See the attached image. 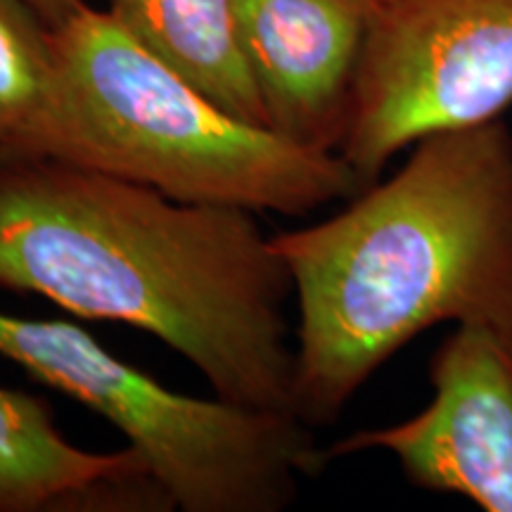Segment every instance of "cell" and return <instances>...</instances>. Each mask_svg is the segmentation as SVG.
I'll return each mask as SVG.
<instances>
[{"instance_id": "7a4b0ae2", "label": "cell", "mask_w": 512, "mask_h": 512, "mask_svg": "<svg viewBox=\"0 0 512 512\" xmlns=\"http://www.w3.org/2000/svg\"><path fill=\"white\" fill-rule=\"evenodd\" d=\"M273 245L299 309L294 406L328 425L434 325L512 335V131L496 119L432 133L389 181Z\"/></svg>"}, {"instance_id": "6da1fadb", "label": "cell", "mask_w": 512, "mask_h": 512, "mask_svg": "<svg viewBox=\"0 0 512 512\" xmlns=\"http://www.w3.org/2000/svg\"><path fill=\"white\" fill-rule=\"evenodd\" d=\"M0 287L150 332L221 399L297 415L292 278L254 211L55 159L0 164Z\"/></svg>"}, {"instance_id": "9c48e42d", "label": "cell", "mask_w": 512, "mask_h": 512, "mask_svg": "<svg viewBox=\"0 0 512 512\" xmlns=\"http://www.w3.org/2000/svg\"><path fill=\"white\" fill-rule=\"evenodd\" d=\"M107 12L223 110L268 126L238 41L233 0H110Z\"/></svg>"}, {"instance_id": "5b68a950", "label": "cell", "mask_w": 512, "mask_h": 512, "mask_svg": "<svg viewBox=\"0 0 512 512\" xmlns=\"http://www.w3.org/2000/svg\"><path fill=\"white\" fill-rule=\"evenodd\" d=\"M512 107V0H382L339 155L363 188L401 150Z\"/></svg>"}, {"instance_id": "30bf717a", "label": "cell", "mask_w": 512, "mask_h": 512, "mask_svg": "<svg viewBox=\"0 0 512 512\" xmlns=\"http://www.w3.org/2000/svg\"><path fill=\"white\" fill-rule=\"evenodd\" d=\"M60 83L55 31L27 0H0V164L19 162Z\"/></svg>"}, {"instance_id": "ba28073f", "label": "cell", "mask_w": 512, "mask_h": 512, "mask_svg": "<svg viewBox=\"0 0 512 512\" xmlns=\"http://www.w3.org/2000/svg\"><path fill=\"white\" fill-rule=\"evenodd\" d=\"M171 510L131 446L91 453L38 396L0 387V512Z\"/></svg>"}, {"instance_id": "8992f818", "label": "cell", "mask_w": 512, "mask_h": 512, "mask_svg": "<svg viewBox=\"0 0 512 512\" xmlns=\"http://www.w3.org/2000/svg\"><path fill=\"white\" fill-rule=\"evenodd\" d=\"M508 337L456 325L430 363L432 401L413 418L349 434L330 458L384 451L415 486L512 512V356Z\"/></svg>"}, {"instance_id": "8fae6325", "label": "cell", "mask_w": 512, "mask_h": 512, "mask_svg": "<svg viewBox=\"0 0 512 512\" xmlns=\"http://www.w3.org/2000/svg\"><path fill=\"white\" fill-rule=\"evenodd\" d=\"M27 3L55 29L62 22H67L76 10L91 3V0H27Z\"/></svg>"}, {"instance_id": "52a82bcc", "label": "cell", "mask_w": 512, "mask_h": 512, "mask_svg": "<svg viewBox=\"0 0 512 512\" xmlns=\"http://www.w3.org/2000/svg\"><path fill=\"white\" fill-rule=\"evenodd\" d=\"M233 8L268 128L337 152L375 10L358 0H233Z\"/></svg>"}, {"instance_id": "7c38bea8", "label": "cell", "mask_w": 512, "mask_h": 512, "mask_svg": "<svg viewBox=\"0 0 512 512\" xmlns=\"http://www.w3.org/2000/svg\"><path fill=\"white\" fill-rule=\"evenodd\" d=\"M358 3H363V5H368V8H377V5H380L382 3V0H358Z\"/></svg>"}, {"instance_id": "277c9868", "label": "cell", "mask_w": 512, "mask_h": 512, "mask_svg": "<svg viewBox=\"0 0 512 512\" xmlns=\"http://www.w3.org/2000/svg\"><path fill=\"white\" fill-rule=\"evenodd\" d=\"M0 356L117 427L183 512H280L330 460L297 415L171 392L67 320L0 311Z\"/></svg>"}, {"instance_id": "3957f363", "label": "cell", "mask_w": 512, "mask_h": 512, "mask_svg": "<svg viewBox=\"0 0 512 512\" xmlns=\"http://www.w3.org/2000/svg\"><path fill=\"white\" fill-rule=\"evenodd\" d=\"M53 31L60 83L22 159H55L181 202L254 214L306 216L363 190L339 152L233 117L107 10L83 5Z\"/></svg>"}, {"instance_id": "4fadbf2b", "label": "cell", "mask_w": 512, "mask_h": 512, "mask_svg": "<svg viewBox=\"0 0 512 512\" xmlns=\"http://www.w3.org/2000/svg\"><path fill=\"white\" fill-rule=\"evenodd\" d=\"M508 349H510V356H512V335L508 337Z\"/></svg>"}]
</instances>
